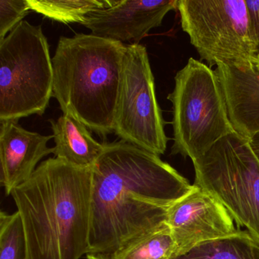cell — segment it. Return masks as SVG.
Here are the masks:
<instances>
[{
	"mask_svg": "<svg viewBox=\"0 0 259 259\" xmlns=\"http://www.w3.org/2000/svg\"><path fill=\"white\" fill-rule=\"evenodd\" d=\"M193 189L157 154L125 141L104 143L92 166L88 254L109 257L166 224L169 207Z\"/></svg>",
	"mask_w": 259,
	"mask_h": 259,
	"instance_id": "cell-1",
	"label": "cell"
},
{
	"mask_svg": "<svg viewBox=\"0 0 259 259\" xmlns=\"http://www.w3.org/2000/svg\"><path fill=\"white\" fill-rule=\"evenodd\" d=\"M92 187V167L51 157L13 191L27 259H80L88 254Z\"/></svg>",
	"mask_w": 259,
	"mask_h": 259,
	"instance_id": "cell-2",
	"label": "cell"
},
{
	"mask_svg": "<svg viewBox=\"0 0 259 259\" xmlns=\"http://www.w3.org/2000/svg\"><path fill=\"white\" fill-rule=\"evenodd\" d=\"M126 45L92 34L61 37L52 58L53 97L63 114L107 137L114 132Z\"/></svg>",
	"mask_w": 259,
	"mask_h": 259,
	"instance_id": "cell-3",
	"label": "cell"
},
{
	"mask_svg": "<svg viewBox=\"0 0 259 259\" xmlns=\"http://www.w3.org/2000/svg\"><path fill=\"white\" fill-rule=\"evenodd\" d=\"M174 79L175 87L167 96L172 104L171 154L193 162L236 130L221 81L210 66L189 58Z\"/></svg>",
	"mask_w": 259,
	"mask_h": 259,
	"instance_id": "cell-4",
	"label": "cell"
},
{
	"mask_svg": "<svg viewBox=\"0 0 259 259\" xmlns=\"http://www.w3.org/2000/svg\"><path fill=\"white\" fill-rule=\"evenodd\" d=\"M53 89L52 59L41 25L22 21L0 40V121L42 116Z\"/></svg>",
	"mask_w": 259,
	"mask_h": 259,
	"instance_id": "cell-5",
	"label": "cell"
},
{
	"mask_svg": "<svg viewBox=\"0 0 259 259\" xmlns=\"http://www.w3.org/2000/svg\"><path fill=\"white\" fill-rule=\"evenodd\" d=\"M177 10L183 31L210 67L259 69L258 45L245 0H178Z\"/></svg>",
	"mask_w": 259,
	"mask_h": 259,
	"instance_id": "cell-6",
	"label": "cell"
},
{
	"mask_svg": "<svg viewBox=\"0 0 259 259\" xmlns=\"http://www.w3.org/2000/svg\"><path fill=\"white\" fill-rule=\"evenodd\" d=\"M192 163L193 185L216 198L259 243V162L248 139L235 132Z\"/></svg>",
	"mask_w": 259,
	"mask_h": 259,
	"instance_id": "cell-7",
	"label": "cell"
},
{
	"mask_svg": "<svg viewBox=\"0 0 259 259\" xmlns=\"http://www.w3.org/2000/svg\"><path fill=\"white\" fill-rule=\"evenodd\" d=\"M164 126L146 48L126 45L113 133L121 140L160 156L169 140Z\"/></svg>",
	"mask_w": 259,
	"mask_h": 259,
	"instance_id": "cell-8",
	"label": "cell"
},
{
	"mask_svg": "<svg viewBox=\"0 0 259 259\" xmlns=\"http://www.w3.org/2000/svg\"><path fill=\"white\" fill-rule=\"evenodd\" d=\"M234 223L216 198L195 185L190 192L169 207L166 216L177 256L200 244L235 234L239 230Z\"/></svg>",
	"mask_w": 259,
	"mask_h": 259,
	"instance_id": "cell-9",
	"label": "cell"
},
{
	"mask_svg": "<svg viewBox=\"0 0 259 259\" xmlns=\"http://www.w3.org/2000/svg\"><path fill=\"white\" fill-rule=\"evenodd\" d=\"M178 0H119L116 5L91 13L81 25L93 35L115 41L139 44L153 28L161 26Z\"/></svg>",
	"mask_w": 259,
	"mask_h": 259,
	"instance_id": "cell-10",
	"label": "cell"
},
{
	"mask_svg": "<svg viewBox=\"0 0 259 259\" xmlns=\"http://www.w3.org/2000/svg\"><path fill=\"white\" fill-rule=\"evenodd\" d=\"M18 121H0V183L7 195L28 181L39 162L54 153L48 146L54 136L28 131Z\"/></svg>",
	"mask_w": 259,
	"mask_h": 259,
	"instance_id": "cell-11",
	"label": "cell"
},
{
	"mask_svg": "<svg viewBox=\"0 0 259 259\" xmlns=\"http://www.w3.org/2000/svg\"><path fill=\"white\" fill-rule=\"evenodd\" d=\"M215 72L221 81L235 130L249 139L259 132V69L240 70L220 65Z\"/></svg>",
	"mask_w": 259,
	"mask_h": 259,
	"instance_id": "cell-12",
	"label": "cell"
},
{
	"mask_svg": "<svg viewBox=\"0 0 259 259\" xmlns=\"http://www.w3.org/2000/svg\"><path fill=\"white\" fill-rule=\"evenodd\" d=\"M50 122L55 157L79 167H92L95 164L104 151V144L97 142L84 124L65 114Z\"/></svg>",
	"mask_w": 259,
	"mask_h": 259,
	"instance_id": "cell-13",
	"label": "cell"
},
{
	"mask_svg": "<svg viewBox=\"0 0 259 259\" xmlns=\"http://www.w3.org/2000/svg\"><path fill=\"white\" fill-rule=\"evenodd\" d=\"M174 259H259V243L246 230L200 244Z\"/></svg>",
	"mask_w": 259,
	"mask_h": 259,
	"instance_id": "cell-14",
	"label": "cell"
},
{
	"mask_svg": "<svg viewBox=\"0 0 259 259\" xmlns=\"http://www.w3.org/2000/svg\"><path fill=\"white\" fill-rule=\"evenodd\" d=\"M177 245L167 224L135 238L108 259H174Z\"/></svg>",
	"mask_w": 259,
	"mask_h": 259,
	"instance_id": "cell-15",
	"label": "cell"
},
{
	"mask_svg": "<svg viewBox=\"0 0 259 259\" xmlns=\"http://www.w3.org/2000/svg\"><path fill=\"white\" fill-rule=\"evenodd\" d=\"M32 11L63 24H82L98 10L116 5L119 0H28Z\"/></svg>",
	"mask_w": 259,
	"mask_h": 259,
	"instance_id": "cell-16",
	"label": "cell"
},
{
	"mask_svg": "<svg viewBox=\"0 0 259 259\" xmlns=\"http://www.w3.org/2000/svg\"><path fill=\"white\" fill-rule=\"evenodd\" d=\"M0 259H27V243L19 211L0 213Z\"/></svg>",
	"mask_w": 259,
	"mask_h": 259,
	"instance_id": "cell-17",
	"label": "cell"
},
{
	"mask_svg": "<svg viewBox=\"0 0 259 259\" xmlns=\"http://www.w3.org/2000/svg\"><path fill=\"white\" fill-rule=\"evenodd\" d=\"M30 10L28 0H0V40L24 21Z\"/></svg>",
	"mask_w": 259,
	"mask_h": 259,
	"instance_id": "cell-18",
	"label": "cell"
},
{
	"mask_svg": "<svg viewBox=\"0 0 259 259\" xmlns=\"http://www.w3.org/2000/svg\"><path fill=\"white\" fill-rule=\"evenodd\" d=\"M250 25L254 40L258 45L259 51V0H246L245 1Z\"/></svg>",
	"mask_w": 259,
	"mask_h": 259,
	"instance_id": "cell-19",
	"label": "cell"
},
{
	"mask_svg": "<svg viewBox=\"0 0 259 259\" xmlns=\"http://www.w3.org/2000/svg\"><path fill=\"white\" fill-rule=\"evenodd\" d=\"M248 139L249 142L250 148L259 162V132L253 135Z\"/></svg>",
	"mask_w": 259,
	"mask_h": 259,
	"instance_id": "cell-20",
	"label": "cell"
},
{
	"mask_svg": "<svg viewBox=\"0 0 259 259\" xmlns=\"http://www.w3.org/2000/svg\"><path fill=\"white\" fill-rule=\"evenodd\" d=\"M87 259H108L104 256L93 255V254H87Z\"/></svg>",
	"mask_w": 259,
	"mask_h": 259,
	"instance_id": "cell-21",
	"label": "cell"
},
{
	"mask_svg": "<svg viewBox=\"0 0 259 259\" xmlns=\"http://www.w3.org/2000/svg\"><path fill=\"white\" fill-rule=\"evenodd\" d=\"M258 53H259V51H258Z\"/></svg>",
	"mask_w": 259,
	"mask_h": 259,
	"instance_id": "cell-22",
	"label": "cell"
}]
</instances>
